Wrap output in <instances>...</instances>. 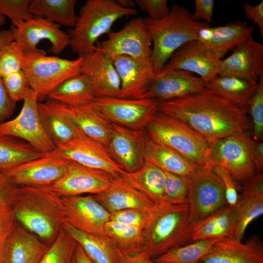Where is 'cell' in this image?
Here are the masks:
<instances>
[{"label": "cell", "mask_w": 263, "mask_h": 263, "mask_svg": "<svg viewBox=\"0 0 263 263\" xmlns=\"http://www.w3.org/2000/svg\"><path fill=\"white\" fill-rule=\"evenodd\" d=\"M158 111L184 121L209 144L231 135L246 133L251 127L245 111L207 88L159 103Z\"/></svg>", "instance_id": "cell-1"}, {"label": "cell", "mask_w": 263, "mask_h": 263, "mask_svg": "<svg viewBox=\"0 0 263 263\" xmlns=\"http://www.w3.org/2000/svg\"><path fill=\"white\" fill-rule=\"evenodd\" d=\"M12 207L17 221L49 245L65 223L62 197L48 187H19Z\"/></svg>", "instance_id": "cell-2"}, {"label": "cell", "mask_w": 263, "mask_h": 263, "mask_svg": "<svg viewBox=\"0 0 263 263\" xmlns=\"http://www.w3.org/2000/svg\"><path fill=\"white\" fill-rule=\"evenodd\" d=\"M152 39L151 63L159 73L171 55L187 42L198 40V33L207 23L195 20L184 6L173 4L169 13L159 19L143 18Z\"/></svg>", "instance_id": "cell-3"}, {"label": "cell", "mask_w": 263, "mask_h": 263, "mask_svg": "<svg viewBox=\"0 0 263 263\" xmlns=\"http://www.w3.org/2000/svg\"><path fill=\"white\" fill-rule=\"evenodd\" d=\"M193 227L188 204H156L143 230L145 251L154 260L171 248L189 244Z\"/></svg>", "instance_id": "cell-4"}, {"label": "cell", "mask_w": 263, "mask_h": 263, "mask_svg": "<svg viewBox=\"0 0 263 263\" xmlns=\"http://www.w3.org/2000/svg\"><path fill=\"white\" fill-rule=\"evenodd\" d=\"M137 14L113 0H88L80 8L75 26L66 32L72 52L78 57L94 52L98 38L109 34L114 23L127 16Z\"/></svg>", "instance_id": "cell-5"}, {"label": "cell", "mask_w": 263, "mask_h": 263, "mask_svg": "<svg viewBox=\"0 0 263 263\" xmlns=\"http://www.w3.org/2000/svg\"><path fill=\"white\" fill-rule=\"evenodd\" d=\"M144 130L149 136L170 147L197 167H205L209 144L184 121L157 111Z\"/></svg>", "instance_id": "cell-6"}, {"label": "cell", "mask_w": 263, "mask_h": 263, "mask_svg": "<svg viewBox=\"0 0 263 263\" xmlns=\"http://www.w3.org/2000/svg\"><path fill=\"white\" fill-rule=\"evenodd\" d=\"M82 57L70 60L55 56H47L38 49L25 54L22 70L30 88L38 95L39 102L68 79L81 74Z\"/></svg>", "instance_id": "cell-7"}, {"label": "cell", "mask_w": 263, "mask_h": 263, "mask_svg": "<svg viewBox=\"0 0 263 263\" xmlns=\"http://www.w3.org/2000/svg\"><path fill=\"white\" fill-rule=\"evenodd\" d=\"M250 140L246 133H242L231 135L209 144L205 167L211 169L214 166L223 167L237 185H242L256 174Z\"/></svg>", "instance_id": "cell-8"}, {"label": "cell", "mask_w": 263, "mask_h": 263, "mask_svg": "<svg viewBox=\"0 0 263 263\" xmlns=\"http://www.w3.org/2000/svg\"><path fill=\"white\" fill-rule=\"evenodd\" d=\"M188 180L189 220L193 225L228 205L223 184L211 169L199 167Z\"/></svg>", "instance_id": "cell-9"}, {"label": "cell", "mask_w": 263, "mask_h": 263, "mask_svg": "<svg viewBox=\"0 0 263 263\" xmlns=\"http://www.w3.org/2000/svg\"><path fill=\"white\" fill-rule=\"evenodd\" d=\"M158 104L157 100L152 99L100 97L87 106L112 123L142 130L157 112Z\"/></svg>", "instance_id": "cell-10"}, {"label": "cell", "mask_w": 263, "mask_h": 263, "mask_svg": "<svg viewBox=\"0 0 263 263\" xmlns=\"http://www.w3.org/2000/svg\"><path fill=\"white\" fill-rule=\"evenodd\" d=\"M38 102L37 94L30 89L23 100L19 114L14 119L0 124V135L24 141L45 154L54 151L56 146L41 123L38 110Z\"/></svg>", "instance_id": "cell-11"}, {"label": "cell", "mask_w": 263, "mask_h": 263, "mask_svg": "<svg viewBox=\"0 0 263 263\" xmlns=\"http://www.w3.org/2000/svg\"><path fill=\"white\" fill-rule=\"evenodd\" d=\"M152 44L143 18L138 17L131 20L120 30L111 31L107 38L97 46L112 58L126 56L152 66Z\"/></svg>", "instance_id": "cell-12"}, {"label": "cell", "mask_w": 263, "mask_h": 263, "mask_svg": "<svg viewBox=\"0 0 263 263\" xmlns=\"http://www.w3.org/2000/svg\"><path fill=\"white\" fill-rule=\"evenodd\" d=\"M49 153L88 168L106 171L114 177L125 172L113 160L104 145L84 133L56 147Z\"/></svg>", "instance_id": "cell-13"}, {"label": "cell", "mask_w": 263, "mask_h": 263, "mask_svg": "<svg viewBox=\"0 0 263 263\" xmlns=\"http://www.w3.org/2000/svg\"><path fill=\"white\" fill-rule=\"evenodd\" d=\"M145 130H133L112 123L105 146L113 160L125 172H132L145 162Z\"/></svg>", "instance_id": "cell-14"}, {"label": "cell", "mask_w": 263, "mask_h": 263, "mask_svg": "<svg viewBox=\"0 0 263 263\" xmlns=\"http://www.w3.org/2000/svg\"><path fill=\"white\" fill-rule=\"evenodd\" d=\"M114 177L106 171L68 160L65 175L48 188L61 197L94 195L108 188Z\"/></svg>", "instance_id": "cell-15"}, {"label": "cell", "mask_w": 263, "mask_h": 263, "mask_svg": "<svg viewBox=\"0 0 263 263\" xmlns=\"http://www.w3.org/2000/svg\"><path fill=\"white\" fill-rule=\"evenodd\" d=\"M11 26L14 40L20 45L25 54L38 50L37 46L43 40L50 42L51 46L49 51L56 55L70 46L67 32L62 30L60 25L43 18L34 16Z\"/></svg>", "instance_id": "cell-16"}, {"label": "cell", "mask_w": 263, "mask_h": 263, "mask_svg": "<svg viewBox=\"0 0 263 263\" xmlns=\"http://www.w3.org/2000/svg\"><path fill=\"white\" fill-rule=\"evenodd\" d=\"M67 164L68 160L47 153L4 173L18 187H49L65 175Z\"/></svg>", "instance_id": "cell-17"}, {"label": "cell", "mask_w": 263, "mask_h": 263, "mask_svg": "<svg viewBox=\"0 0 263 263\" xmlns=\"http://www.w3.org/2000/svg\"><path fill=\"white\" fill-rule=\"evenodd\" d=\"M65 222L82 232L104 236V226L110 213L92 194L61 197Z\"/></svg>", "instance_id": "cell-18"}, {"label": "cell", "mask_w": 263, "mask_h": 263, "mask_svg": "<svg viewBox=\"0 0 263 263\" xmlns=\"http://www.w3.org/2000/svg\"><path fill=\"white\" fill-rule=\"evenodd\" d=\"M221 61L201 42L193 40L177 49L162 70H181L195 73L207 86L218 75Z\"/></svg>", "instance_id": "cell-19"}, {"label": "cell", "mask_w": 263, "mask_h": 263, "mask_svg": "<svg viewBox=\"0 0 263 263\" xmlns=\"http://www.w3.org/2000/svg\"><path fill=\"white\" fill-rule=\"evenodd\" d=\"M207 88L204 81L193 74L181 70H161L141 98L159 103L200 92Z\"/></svg>", "instance_id": "cell-20"}, {"label": "cell", "mask_w": 263, "mask_h": 263, "mask_svg": "<svg viewBox=\"0 0 263 263\" xmlns=\"http://www.w3.org/2000/svg\"><path fill=\"white\" fill-rule=\"evenodd\" d=\"M263 75V45L249 36L232 53L221 59L218 75L258 81Z\"/></svg>", "instance_id": "cell-21"}, {"label": "cell", "mask_w": 263, "mask_h": 263, "mask_svg": "<svg viewBox=\"0 0 263 263\" xmlns=\"http://www.w3.org/2000/svg\"><path fill=\"white\" fill-rule=\"evenodd\" d=\"M82 58L81 73L89 78L95 97H118L120 80L112 58L97 46Z\"/></svg>", "instance_id": "cell-22"}, {"label": "cell", "mask_w": 263, "mask_h": 263, "mask_svg": "<svg viewBox=\"0 0 263 263\" xmlns=\"http://www.w3.org/2000/svg\"><path fill=\"white\" fill-rule=\"evenodd\" d=\"M50 245L18 222L0 250L2 263H38Z\"/></svg>", "instance_id": "cell-23"}, {"label": "cell", "mask_w": 263, "mask_h": 263, "mask_svg": "<svg viewBox=\"0 0 263 263\" xmlns=\"http://www.w3.org/2000/svg\"><path fill=\"white\" fill-rule=\"evenodd\" d=\"M203 263H263V244L257 236L245 243L235 238L216 241Z\"/></svg>", "instance_id": "cell-24"}, {"label": "cell", "mask_w": 263, "mask_h": 263, "mask_svg": "<svg viewBox=\"0 0 263 263\" xmlns=\"http://www.w3.org/2000/svg\"><path fill=\"white\" fill-rule=\"evenodd\" d=\"M120 80V91L117 97L141 98L156 74L153 67L126 56L112 58Z\"/></svg>", "instance_id": "cell-25"}, {"label": "cell", "mask_w": 263, "mask_h": 263, "mask_svg": "<svg viewBox=\"0 0 263 263\" xmlns=\"http://www.w3.org/2000/svg\"><path fill=\"white\" fill-rule=\"evenodd\" d=\"M93 196L110 213L126 209L150 211L156 205L120 175L106 190Z\"/></svg>", "instance_id": "cell-26"}, {"label": "cell", "mask_w": 263, "mask_h": 263, "mask_svg": "<svg viewBox=\"0 0 263 263\" xmlns=\"http://www.w3.org/2000/svg\"><path fill=\"white\" fill-rule=\"evenodd\" d=\"M38 110L43 128L56 147L83 133L60 103L51 100L38 102Z\"/></svg>", "instance_id": "cell-27"}, {"label": "cell", "mask_w": 263, "mask_h": 263, "mask_svg": "<svg viewBox=\"0 0 263 263\" xmlns=\"http://www.w3.org/2000/svg\"><path fill=\"white\" fill-rule=\"evenodd\" d=\"M234 207L237 225L234 238L242 240L248 225L263 214V174H256L242 185Z\"/></svg>", "instance_id": "cell-28"}, {"label": "cell", "mask_w": 263, "mask_h": 263, "mask_svg": "<svg viewBox=\"0 0 263 263\" xmlns=\"http://www.w3.org/2000/svg\"><path fill=\"white\" fill-rule=\"evenodd\" d=\"M145 160L164 171L186 177L191 175L198 168L176 150L147 133Z\"/></svg>", "instance_id": "cell-29"}, {"label": "cell", "mask_w": 263, "mask_h": 263, "mask_svg": "<svg viewBox=\"0 0 263 263\" xmlns=\"http://www.w3.org/2000/svg\"><path fill=\"white\" fill-rule=\"evenodd\" d=\"M237 216L233 207L227 205L193 225L191 240H222L233 238Z\"/></svg>", "instance_id": "cell-30"}, {"label": "cell", "mask_w": 263, "mask_h": 263, "mask_svg": "<svg viewBox=\"0 0 263 263\" xmlns=\"http://www.w3.org/2000/svg\"><path fill=\"white\" fill-rule=\"evenodd\" d=\"M254 31V26L240 20L211 28L209 39L202 43L222 59L230 51L244 42Z\"/></svg>", "instance_id": "cell-31"}, {"label": "cell", "mask_w": 263, "mask_h": 263, "mask_svg": "<svg viewBox=\"0 0 263 263\" xmlns=\"http://www.w3.org/2000/svg\"><path fill=\"white\" fill-rule=\"evenodd\" d=\"M63 228L82 247L93 263H120L116 245L106 235L85 233L66 222Z\"/></svg>", "instance_id": "cell-32"}, {"label": "cell", "mask_w": 263, "mask_h": 263, "mask_svg": "<svg viewBox=\"0 0 263 263\" xmlns=\"http://www.w3.org/2000/svg\"><path fill=\"white\" fill-rule=\"evenodd\" d=\"M120 175L155 204L164 203L165 172L158 167L145 162L137 170Z\"/></svg>", "instance_id": "cell-33"}, {"label": "cell", "mask_w": 263, "mask_h": 263, "mask_svg": "<svg viewBox=\"0 0 263 263\" xmlns=\"http://www.w3.org/2000/svg\"><path fill=\"white\" fill-rule=\"evenodd\" d=\"M47 97L73 107L87 106L96 98L89 78L81 73L62 83L50 92Z\"/></svg>", "instance_id": "cell-34"}, {"label": "cell", "mask_w": 263, "mask_h": 263, "mask_svg": "<svg viewBox=\"0 0 263 263\" xmlns=\"http://www.w3.org/2000/svg\"><path fill=\"white\" fill-rule=\"evenodd\" d=\"M60 104L85 135L105 145L112 131V123L88 106Z\"/></svg>", "instance_id": "cell-35"}, {"label": "cell", "mask_w": 263, "mask_h": 263, "mask_svg": "<svg viewBox=\"0 0 263 263\" xmlns=\"http://www.w3.org/2000/svg\"><path fill=\"white\" fill-rule=\"evenodd\" d=\"M258 84V81L255 80L217 75L207 88L230 100L246 112Z\"/></svg>", "instance_id": "cell-36"}, {"label": "cell", "mask_w": 263, "mask_h": 263, "mask_svg": "<svg viewBox=\"0 0 263 263\" xmlns=\"http://www.w3.org/2000/svg\"><path fill=\"white\" fill-rule=\"evenodd\" d=\"M76 3V0H31L29 10L35 17L70 29L75 26L77 19L75 12Z\"/></svg>", "instance_id": "cell-37"}, {"label": "cell", "mask_w": 263, "mask_h": 263, "mask_svg": "<svg viewBox=\"0 0 263 263\" xmlns=\"http://www.w3.org/2000/svg\"><path fill=\"white\" fill-rule=\"evenodd\" d=\"M44 155L24 141L0 135V172H5Z\"/></svg>", "instance_id": "cell-38"}, {"label": "cell", "mask_w": 263, "mask_h": 263, "mask_svg": "<svg viewBox=\"0 0 263 263\" xmlns=\"http://www.w3.org/2000/svg\"><path fill=\"white\" fill-rule=\"evenodd\" d=\"M104 234L128 254L134 255L145 251L143 229L109 220L105 225Z\"/></svg>", "instance_id": "cell-39"}, {"label": "cell", "mask_w": 263, "mask_h": 263, "mask_svg": "<svg viewBox=\"0 0 263 263\" xmlns=\"http://www.w3.org/2000/svg\"><path fill=\"white\" fill-rule=\"evenodd\" d=\"M216 241L198 240L171 248L152 260L156 263H203L202 258L211 250Z\"/></svg>", "instance_id": "cell-40"}, {"label": "cell", "mask_w": 263, "mask_h": 263, "mask_svg": "<svg viewBox=\"0 0 263 263\" xmlns=\"http://www.w3.org/2000/svg\"><path fill=\"white\" fill-rule=\"evenodd\" d=\"M77 244L63 228L38 263H72Z\"/></svg>", "instance_id": "cell-41"}, {"label": "cell", "mask_w": 263, "mask_h": 263, "mask_svg": "<svg viewBox=\"0 0 263 263\" xmlns=\"http://www.w3.org/2000/svg\"><path fill=\"white\" fill-rule=\"evenodd\" d=\"M164 172V202L172 204H188V177Z\"/></svg>", "instance_id": "cell-42"}, {"label": "cell", "mask_w": 263, "mask_h": 263, "mask_svg": "<svg viewBox=\"0 0 263 263\" xmlns=\"http://www.w3.org/2000/svg\"><path fill=\"white\" fill-rule=\"evenodd\" d=\"M25 53L16 41L13 40L3 50L0 55L1 77L22 70Z\"/></svg>", "instance_id": "cell-43"}, {"label": "cell", "mask_w": 263, "mask_h": 263, "mask_svg": "<svg viewBox=\"0 0 263 263\" xmlns=\"http://www.w3.org/2000/svg\"><path fill=\"white\" fill-rule=\"evenodd\" d=\"M252 120L254 140H261L263 137V75L259 78L255 93L247 108Z\"/></svg>", "instance_id": "cell-44"}, {"label": "cell", "mask_w": 263, "mask_h": 263, "mask_svg": "<svg viewBox=\"0 0 263 263\" xmlns=\"http://www.w3.org/2000/svg\"><path fill=\"white\" fill-rule=\"evenodd\" d=\"M31 0H0V16L7 17L15 25L34 16L29 6Z\"/></svg>", "instance_id": "cell-45"}, {"label": "cell", "mask_w": 263, "mask_h": 263, "mask_svg": "<svg viewBox=\"0 0 263 263\" xmlns=\"http://www.w3.org/2000/svg\"><path fill=\"white\" fill-rule=\"evenodd\" d=\"M1 79L7 93L15 102L23 101L30 88L23 70L2 77Z\"/></svg>", "instance_id": "cell-46"}, {"label": "cell", "mask_w": 263, "mask_h": 263, "mask_svg": "<svg viewBox=\"0 0 263 263\" xmlns=\"http://www.w3.org/2000/svg\"><path fill=\"white\" fill-rule=\"evenodd\" d=\"M150 211L139 209L118 210L110 213V220L143 230L147 224Z\"/></svg>", "instance_id": "cell-47"}, {"label": "cell", "mask_w": 263, "mask_h": 263, "mask_svg": "<svg viewBox=\"0 0 263 263\" xmlns=\"http://www.w3.org/2000/svg\"><path fill=\"white\" fill-rule=\"evenodd\" d=\"M211 169L219 177L223 184L227 205L234 207L239 196L236 182L224 167L214 166Z\"/></svg>", "instance_id": "cell-48"}, {"label": "cell", "mask_w": 263, "mask_h": 263, "mask_svg": "<svg viewBox=\"0 0 263 263\" xmlns=\"http://www.w3.org/2000/svg\"><path fill=\"white\" fill-rule=\"evenodd\" d=\"M135 2L142 11L148 14V18L151 19L164 18L170 11L167 0H135Z\"/></svg>", "instance_id": "cell-49"}, {"label": "cell", "mask_w": 263, "mask_h": 263, "mask_svg": "<svg viewBox=\"0 0 263 263\" xmlns=\"http://www.w3.org/2000/svg\"><path fill=\"white\" fill-rule=\"evenodd\" d=\"M17 222L11 207H0V250L13 231Z\"/></svg>", "instance_id": "cell-50"}, {"label": "cell", "mask_w": 263, "mask_h": 263, "mask_svg": "<svg viewBox=\"0 0 263 263\" xmlns=\"http://www.w3.org/2000/svg\"><path fill=\"white\" fill-rule=\"evenodd\" d=\"M15 185L7 175L0 172V207H12L18 191Z\"/></svg>", "instance_id": "cell-51"}, {"label": "cell", "mask_w": 263, "mask_h": 263, "mask_svg": "<svg viewBox=\"0 0 263 263\" xmlns=\"http://www.w3.org/2000/svg\"><path fill=\"white\" fill-rule=\"evenodd\" d=\"M16 103L7 93L0 76V124L7 121L12 115Z\"/></svg>", "instance_id": "cell-52"}, {"label": "cell", "mask_w": 263, "mask_h": 263, "mask_svg": "<svg viewBox=\"0 0 263 263\" xmlns=\"http://www.w3.org/2000/svg\"><path fill=\"white\" fill-rule=\"evenodd\" d=\"M214 8L213 0H195L193 19L197 21L204 20L205 22H211Z\"/></svg>", "instance_id": "cell-53"}, {"label": "cell", "mask_w": 263, "mask_h": 263, "mask_svg": "<svg viewBox=\"0 0 263 263\" xmlns=\"http://www.w3.org/2000/svg\"><path fill=\"white\" fill-rule=\"evenodd\" d=\"M243 10L247 19L258 25L260 28V35L263 38V1L258 4L251 5L245 2L243 5Z\"/></svg>", "instance_id": "cell-54"}, {"label": "cell", "mask_w": 263, "mask_h": 263, "mask_svg": "<svg viewBox=\"0 0 263 263\" xmlns=\"http://www.w3.org/2000/svg\"><path fill=\"white\" fill-rule=\"evenodd\" d=\"M250 145L256 172L262 173L263 169V143L250 138Z\"/></svg>", "instance_id": "cell-55"}, {"label": "cell", "mask_w": 263, "mask_h": 263, "mask_svg": "<svg viewBox=\"0 0 263 263\" xmlns=\"http://www.w3.org/2000/svg\"><path fill=\"white\" fill-rule=\"evenodd\" d=\"M116 250L120 263H147L150 257L148 253L144 251L134 255L128 254L116 246Z\"/></svg>", "instance_id": "cell-56"}, {"label": "cell", "mask_w": 263, "mask_h": 263, "mask_svg": "<svg viewBox=\"0 0 263 263\" xmlns=\"http://www.w3.org/2000/svg\"><path fill=\"white\" fill-rule=\"evenodd\" d=\"M13 40L14 32L11 26L8 29H0V55L4 48Z\"/></svg>", "instance_id": "cell-57"}, {"label": "cell", "mask_w": 263, "mask_h": 263, "mask_svg": "<svg viewBox=\"0 0 263 263\" xmlns=\"http://www.w3.org/2000/svg\"><path fill=\"white\" fill-rule=\"evenodd\" d=\"M75 263H93L78 244L74 254Z\"/></svg>", "instance_id": "cell-58"}, {"label": "cell", "mask_w": 263, "mask_h": 263, "mask_svg": "<svg viewBox=\"0 0 263 263\" xmlns=\"http://www.w3.org/2000/svg\"><path fill=\"white\" fill-rule=\"evenodd\" d=\"M116 1L119 6L126 9H134L136 5L135 1L132 0H118Z\"/></svg>", "instance_id": "cell-59"}, {"label": "cell", "mask_w": 263, "mask_h": 263, "mask_svg": "<svg viewBox=\"0 0 263 263\" xmlns=\"http://www.w3.org/2000/svg\"><path fill=\"white\" fill-rule=\"evenodd\" d=\"M5 22V17L0 16V26H2Z\"/></svg>", "instance_id": "cell-60"}, {"label": "cell", "mask_w": 263, "mask_h": 263, "mask_svg": "<svg viewBox=\"0 0 263 263\" xmlns=\"http://www.w3.org/2000/svg\"><path fill=\"white\" fill-rule=\"evenodd\" d=\"M147 263H156L153 260L150 259L147 262Z\"/></svg>", "instance_id": "cell-61"}, {"label": "cell", "mask_w": 263, "mask_h": 263, "mask_svg": "<svg viewBox=\"0 0 263 263\" xmlns=\"http://www.w3.org/2000/svg\"><path fill=\"white\" fill-rule=\"evenodd\" d=\"M72 263H75V258H74H74H73V261H72Z\"/></svg>", "instance_id": "cell-62"}, {"label": "cell", "mask_w": 263, "mask_h": 263, "mask_svg": "<svg viewBox=\"0 0 263 263\" xmlns=\"http://www.w3.org/2000/svg\"><path fill=\"white\" fill-rule=\"evenodd\" d=\"M0 263H2L1 260H0Z\"/></svg>", "instance_id": "cell-63"}]
</instances>
